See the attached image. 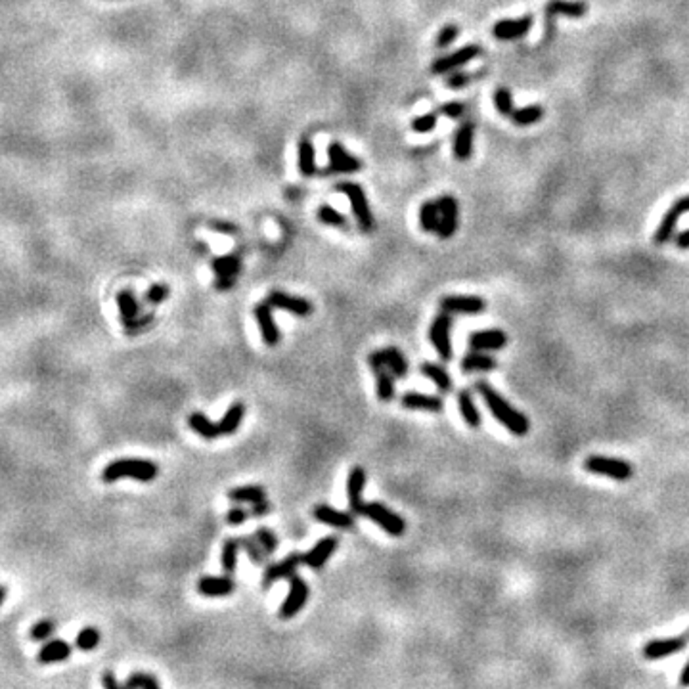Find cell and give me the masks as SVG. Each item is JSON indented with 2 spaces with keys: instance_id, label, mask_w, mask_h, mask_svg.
I'll list each match as a JSON object with an SVG mask.
<instances>
[{
  "instance_id": "6da1fadb",
  "label": "cell",
  "mask_w": 689,
  "mask_h": 689,
  "mask_svg": "<svg viewBox=\"0 0 689 689\" xmlns=\"http://www.w3.org/2000/svg\"><path fill=\"white\" fill-rule=\"evenodd\" d=\"M475 391L485 400V404L492 412V416L496 417L505 429L513 433V435H517V437H525L529 429H531V422H529V417L523 412L513 408L512 404L507 403L504 396L500 395L498 391L494 389L491 383L485 381V379L475 383Z\"/></svg>"
},
{
  "instance_id": "7a4b0ae2",
  "label": "cell",
  "mask_w": 689,
  "mask_h": 689,
  "mask_svg": "<svg viewBox=\"0 0 689 689\" xmlns=\"http://www.w3.org/2000/svg\"><path fill=\"white\" fill-rule=\"evenodd\" d=\"M157 465L150 460H140V457H125V460H115L106 465L102 471L103 483H115L119 479H134L140 483H151L157 477Z\"/></svg>"
},
{
  "instance_id": "3957f363",
  "label": "cell",
  "mask_w": 689,
  "mask_h": 689,
  "mask_svg": "<svg viewBox=\"0 0 689 689\" xmlns=\"http://www.w3.org/2000/svg\"><path fill=\"white\" fill-rule=\"evenodd\" d=\"M335 190L343 191L347 194L348 201H350V209H353V215H355L356 222L360 226V230L364 234H368L374 230V215H372V209H369L368 198H366V191L362 190V186L355 184V182H339L335 186Z\"/></svg>"
},
{
  "instance_id": "277c9868",
  "label": "cell",
  "mask_w": 689,
  "mask_h": 689,
  "mask_svg": "<svg viewBox=\"0 0 689 689\" xmlns=\"http://www.w3.org/2000/svg\"><path fill=\"white\" fill-rule=\"evenodd\" d=\"M584 469L594 473V475H603V477L613 479V481H630L634 475V467L621 460V457L609 456H588L584 460Z\"/></svg>"
},
{
  "instance_id": "5b68a950",
  "label": "cell",
  "mask_w": 689,
  "mask_h": 689,
  "mask_svg": "<svg viewBox=\"0 0 689 689\" xmlns=\"http://www.w3.org/2000/svg\"><path fill=\"white\" fill-rule=\"evenodd\" d=\"M483 54V48L481 44H465L456 52H452L448 56H443V58H437L433 65H431V73L433 75H446V73H452L456 69L464 68L465 63L473 62L475 58Z\"/></svg>"
},
{
  "instance_id": "8992f818",
  "label": "cell",
  "mask_w": 689,
  "mask_h": 689,
  "mask_svg": "<svg viewBox=\"0 0 689 689\" xmlns=\"http://www.w3.org/2000/svg\"><path fill=\"white\" fill-rule=\"evenodd\" d=\"M362 515L369 517L377 526H381L385 533H389L391 536H400L406 531V523L400 515H396L395 512H391L387 505L379 504V502H369L364 504V512Z\"/></svg>"
},
{
  "instance_id": "52a82bcc",
  "label": "cell",
  "mask_w": 689,
  "mask_h": 689,
  "mask_svg": "<svg viewBox=\"0 0 689 689\" xmlns=\"http://www.w3.org/2000/svg\"><path fill=\"white\" fill-rule=\"evenodd\" d=\"M452 316L450 312H441L433 320L429 329V339L433 347L437 348L438 356L443 362L452 360V343H450V329H452Z\"/></svg>"
},
{
  "instance_id": "ba28073f",
  "label": "cell",
  "mask_w": 689,
  "mask_h": 689,
  "mask_svg": "<svg viewBox=\"0 0 689 689\" xmlns=\"http://www.w3.org/2000/svg\"><path fill=\"white\" fill-rule=\"evenodd\" d=\"M685 213H689V196H683V198L676 199L674 205L666 211L664 219L661 220V225H659V228H657L655 236H653L655 246H664V244H669L670 239L674 238L678 220H680V217L685 215Z\"/></svg>"
},
{
  "instance_id": "9c48e42d",
  "label": "cell",
  "mask_w": 689,
  "mask_h": 689,
  "mask_svg": "<svg viewBox=\"0 0 689 689\" xmlns=\"http://www.w3.org/2000/svg\"><path fill=\"white\" fill-rule=\"evenodd\" d=\"M308 594H310V590H308L307 582L301 579L299 574H293L289 579V594H287L286 601L282 603L280 607V619H284V621L293 619L295 614L307 605Z\"/></svg>"
},
{
  "instance_id": "30bf717a",
  "label": "cell",
  "mask_w": 689,
  "mask_h": 689,
  "mask_svg": "<svg viewBox=\"0 0 689 689\" xmlns=\"http://www.w3.org/2000/svg\"><path fill=\"white\" fill-rule=\"evenodd\" d=\"M688 636H676V638H659V640H649L642 649L643 659L647 661H661L670 655H676L685 649L688 645Z\"/></svg>"
},
{
  "instance_id": "8fae6325",
  "label": "cell",
  "mask_w": 689,
  "mask_h": 689,
  "mask_svg": "<svg viewBox=\"0 0 689 689\" xmlns=\"http://www.w3.org/2000/svg\"><path fill=\"white\" fill-rule=\"evenodd\" d=\"M438 230L437 236L441 239H450L457 230V215L460 207L454 196H441L438 198Z\"/></svg>"
},
{
  "instance_id": "7c38bea8",
  "label": "cell",
  "mask_w": 689,
  "mask_h": 689,
  "mask_svg": "<svg viewBox=\"0 0 689 689\" xmlns=\"http://www.w3.org/2000/svg\"><path fill=\"white\" fill-rule=\"evenodd\" d=\"M588 12L586 2L582 0H548L546 4V31L548 34L552 33L553 29V20L557 15H567V18H573V20H579V18H584Z\"/></svg>"
},
{
  "instance_id": "4fadbf2b",
  "label": "cell",
  "mask_w": 689,
  "mask_h": 689,
  "mask_svg": "<svg viewBox=\"0 0 689 689\" xmlns=\"http://www.w3.org/2000/svg\"><path fill=\"white\" fill-rule=\"evenodd\" d=\"M328 157H329V167L326 175H331V172H347V175H353V172H360L362 171V161L358 157H355L353 153H348L343 144L339 142H331L328 148Z\"/></svg>"
},
{
  "instance_id": "5bb4252c",
  "label": "cell",
  "mask_w": 689,
  "mask_h": 689,
  "mask_svg": "<svg viewBox=\"0 0 689 689\" xmlns=\"http://www.w3.org/2000/svg\"><path fill=\"white\" fill-rule=\"evenodd\" d=\"M441 308L450 314H479L486 308V301L477 295H446L441 299Z\"/></svg>"
},
{
  "instance_id": "9a60e30c",
  "label": "cell",
  "mask_w": 689,
  "mask_h": 689,
  "mask_svg": "<svg viewBox=\"0 0 689 689\" xmlns=\"http://www.w3.org/2000/svg\"><path fill=\"white\" fill-rule=\"evenodd\" d=\"M301 563H303V555L293 552L289 553L286 560H282L280 563H274V565L267 567V571H265V574H263V588L268 590L276 580L291 579V576L297 573V569H299Z\"/></svg>"
},
{
  "instance_id": "2e32d148",
  "label": "cell",
  "mask_w": 689,
  "mask_h": 689,
  "mask_svg": "<svg viewBox=\"0 0 689 689\" xmlns=\"http://www.w3.org/2000/svg\"><path fill=\"white\" fill-rule=\"evenodd\" d=\"M267 303L272 308H280L286 312H291L295 316H308L312 312V303L303 297H291L284 291H270L267 297Z\"/></svg>"
},
{
  "instance_id": "e0dca14e",
  "label": "cell",
  "mask_w": 689,
  "mask_h": 689,
  "mask_svg": "<svg viewBox=\"0 0 689 689\" xmlns=\"http://www.w3.org/2000/svg\"><path fill=\"white\" fill-rule=\"evenodd\" d=\"M531 27H533V18L525 15V18H519V20H502L498 23H494L492 34L498 41H515V39L525 37L531 31Z\"/></svg>"
},
{
  "instance_id": "ac0fdd59",
  "label": "cell",
  "mask_w": 689,
  "mask_h": 689,
  "mask_svg": "<svg viewBox=\"0 0 689 689\" xmlns=\"http://www.w3.org/2000/svg\"><path fill=\"white\" fill-rule=\"evenodd\" d=\"M255 318H257V324H259L260 335H263V339H265L268 347L278 345L280 343V329L274 322L272 307L268 303H259L255 307Z\"/></svg>"
},
{
  "instance_id": "d6986e66",
  "label": "cell",
  "mask_w": 689,
  "mask_h": 689,
  "mask_svg": "<svg viewBox=\"0 0 689 689\" xmlns=\"http://www.w3.org/2000/svg\"><path fill=\"white\" fill-rule=\"evenodd\" d=\"M337 546H339V538L337 536H326L310 552L303 555V563L310 567V569H314V571H318V569H322V567L328 563V560L334 555Z\"/></svg>"
},
{
  "instance_id": "ffe728a7",
  "label": "cell",
  "mask_w": 689,
  "mask_h": 689,
  "mask_svg": "<svg viewBox=\"0 0 689 689\" xmlns=\"http://www.w3.org/2000/svg\"><path fill=\"white\" fill-rule=\"evenodd\" d=\"M366 485V471L360 465L350 467L347 477V500L348 507L355 513L364 512V502H362V488Z\"/></svg>"
},
{
  "instance_id": "44dd1931",
  "label": "cell",
  "mask_w": 689,
  "mask_h": 689,
  "mask_svg": "<svg viewBox=\"0 0 689 689\" xmlns=\"http://www.w3.org/2000/svg\"><path fill=\"white\" fill-rule=\"evenodd\" d=\"M507 345V335L502 329H483L469 335L471 350H500Z\"/></svg>"
},
{
  "instance_id": "7402d4cb",
  "label": "cell",
  "mask_w": 689,
  "mask_h": 689,
  "mask_svg": "<svg viewBox=\"0 0 689 689\" xmlns=\"http://www.w3.org/2000/svg\"><path fill=\"white\" fill-rule=\"evenodd\" d=\"M236 590L232 576H203L198 580V592L207 598H222Z\"/></svg>"
},
{
  "instance_id": "603a6c76",
  "label": "cell",
  "mask_w": 689,
  "mask_h": 689,
  "mask_svg": "<svg viewBox=\"0 0 689 689\" xmlns=\"http://www.w3.org/2000/svg\"><path fill=\"white\" fill-rule=\"evenodd\" d=\"M314 519L322 523V525L334 526V529H350L353 526V515H348L345 512H339V510H334L331 505L328 504H318L312 510Z\"/></svg>"
},
{
  "instance_id": "cb8c5ba5",
  "label": "cell",
  "mask_w": 689,
  "mask_h": 689,
  "mask_svg": "<svg viewBox=\"0 0 689 689\" xmlns=\"http://www.w3.org/2000/svg\"><path fill=\"white\" fill-rule=\"evenodd\" d=\"M473 138H475V125L473 121H464L456 130L454 137V157L457 161H467L473 153Z\"/></svg>"
},
{
  "instance_id": "d4e9b609",
  "label": "cell",
  "mask_w": 689,
  "mask_h": 689,
  "mask_svg": "<svg viewBox=\"0 0 689 689\" xmlns=\"http://www.w3.org/2000/svg\"><path fill=\"white\" fill-rule=\"evenodd\" d=\"M400 404L408 410H427V412H441L444 400L437 395H422V393H406L400 398Z\"/></svg>"
},
{
  "instance_id": "484cf974",
  "label": "cell",
  "mask_w": 689,
  "mask_h": 689,
  "mask_svg": "<svg viewBox=\"0 0 689 689\" xmlns=\"http://www.w3.org/2000/svg\"><path fill=\"white\" fill-rule=\"evenodd\" d=\"M498 368V362L491 355H485L481 350H469L462 358V372L473 374V372H492Z\"/></svg>"
},
{
  "instance_id": "4316f807",
  "label": "cell",
  "mask_w": 689,
  "mask_h": 689,
  "mask_svg": "<svg viewBox=\"0 0 689 689\" xmlns=\"http://www.w3.org/2000/svg\"><path fill=\"white\" fill-rule=\"evenodd\" d=\"M297 153H299V172L305 178H310L316 175V150H314V144L310 138L303 137L299 140V148H297Z\"/></svg>"
},
{
  "instance_id": "83f0119b",
  "label": "cell",
  "mask_w": 689,
  "mask_h": 689,
  "mask_svg": "<svg viewBox=\"0 0 689 689\" xmlns=\"http://www.w3.org/2000/svg\"><path fill=\"white\" fill-rule=\"evenodd\" d=\"M457 408H460V414H462L464 422L469 427H473V429L481 427V414H479L477 404L473 400L469 389H460V393H457Z\"/></svg>"
},
{
  "instance_id": "f1b7e54d",
  "label": "cell",
  "mask_w": 689,
  "mask_h": 689,
  "mask_svg": "<svg viewBox=\"0 0 689 689\" xmlns=\"http://www.w3.org/2000/svg\"><path fill=\"white\" fill-rule=\"evenodd\" d=\"M71 655V645L63 640H52L39 651V662L41 664H52V662H62Z\"/></svg>"
},
{
  "instance_id": "f546056e",
  "label": "cell",
  "mask_w": 689,
  "mask_h": 689,
  "mask_svg": "<svg viewBox=\"0 0 689 689\" xmlns=\"http://www.w3.org/2000/svg\"><path fill=\"white\" fill-rule=\"evenodd\" d=\"M188 425L194 429V433H198L199 437L207 438V441H213V438H217L220 435L219 423H213L201 412H191L190 417H188Z\"/></svg>"
},
{
  "instance_id": "4dcf8cb0",
  "label": "cell",
  "mask_w": 689,
  "mask_h": 689,
  "mask_svg": "<svg viewBox=\"0 0 689 689\" xmlns=\"http://www.w3.org/2000/svg\"><path fill=\"white\" fill-rule=\"evenodd\" d=\"M374 374H376V389H377V398L381 403H391L393 396H395V383H393V374L387 366H376Z\"/></svg>"
},
{
  "instance_id": "1f68e13d",
  "label": "cell",
  "mask_w": 689,
  "mask_h": 689,
  "mask_svg": "<svg viewBox=\"0 0 689 689\" xmlns=\"http://www.w3.org/2000/svg\"><path fill=\"white\" fill-rule=\"evenodd\" d=\"M246 416V404L244 403H234L230 408L226 410L225 416L220 417L219 422V429L220 435H234L238 431L239 423Z\"/></svg>"
},
{
  "instance_id": "d6a6232c",
  "label": "cell",
  "mask_w": 689,
  "mask_h": 689,
  "mask_svg": "<svg viewBox=\"0 0 689 689\" xmlns=\"http://www.w3.org/2000/svg\"><path fill=\"white\" fill-rule=\"evenodd\" d=\"M422 374L425 377H429L431 381L437 385V389L441 393H450L452 391V377L448 376V372L441 366V364H433V362H425L422 364Z\"/></svg>"
},
{
  "instance_id": "836d02e7",
  "label": "cell",
  "mask_w": 689,
  "mask_h": 689,
  "mask_svg": "<svg viewBox=\"0 0 689 689\" xmlns=\"http://www.w3.org/2000/svg\"><path fill=\"white\" fill-rule=\"evenodd\" d=\"M228 498L236 502V504H255V502H260V500L267 498V492L263 486L257 485H249V486H238V488H232L228 491Z\"/></svg>"
},
{
  "instance_id": "e575fe53",
  "label": "cell",
  "mask_w": 689,
  "mask_h": 689,
  "mask_svg": "<svg viewBox=\"0 0 689 689\" xmlns=\"http://www.w3.org/2000/svg\"><path fill=\"white\" fill-rule=\"evenodd\" d=\"M117 305H119V314H121L123 324L137 320L138 312H140V305H138L137 297L130 289H125V291L117 295Z\"/></svg>"
},
{
  "instance_id": "d590c367",
  "label": "cell",
  "mask_w": 689,
  "mask_h": 689,
  "mask_svg": "<svg viewBox=\"0 0 689 689\" xmlns=\"http://www.w3.org/2000/svg\"><path fill=\"white\" fill-rule=\"evenodd\" d=\"M213 272L217 274V278L220 276H232L236 278L241 270V260L238 255H225V257H217L211 263Z\"/></svg>"
},
{
  "instance_id": "8d00e7d4",
  "label": "cell",
  "mask_w": 689,
  "mask_h": 689,
  "mask_svg": "<svg viewBox=\"0 0 689 689\" xmlns=\"http://www.w3.org/2000/svg\"><path fill=\"white\" fill-rule=\"evenodd\" d=\"M241 544L239 540L236 538H228L222 546V553H220V563H222V571H225L228 576H232L234 571H236V565H238V552Z\"/></svg>"
},
{
  "instance_id": "74e56055",
  "label": "cell",
  "mask_w": 689,
  "mask_h": 689,
  "mask_svg": "<svg viewBox=\"0 0 689 689\" xmlns=\"http://www.w3.org/2000/svg\"><path fill=\"white\" fill-rule=\"evenodd\" d=\"M419 226L425 232L438 230V203L437 201H425L419 209Z\"/></svg>"
},
{
  "instance_id": "f35d334b",
  "label": "cell",
  "mask_w": 689,
  "mask_h": 689,
  "mask_svg": "<svg viewBox=\"0 0 689 689\" xmlns=\"http://www.w3.org/2000/svg\"><path fill=\"white\" fill-rule=\"evenodd\" d=\"M544 117V108L540 103H533V106H526L523 110L513 111V125L517 127H529V125L538 123L540 119Z\"/></svg>"
},
{
  "instance_id": "ab89813d",
  "label": "cell",
  "mask_w": 689,
  "mask_h": 689,
  "mask_svg": "<svg viewBox=\"0 0 689 689\" xmlns=\"http://www.w3.org/2000/svg\"><path fill=\"white\" fill-rule=\"evenodd\" d=\"M385 350V362L387 368L391 369V374L395 377H404L408 374V362L404 358V355L396 347L383 348Z\"/></svg>"
},
{
  "instance_id": "60d3db41",
  "label": "cell",
  "mask_w": 689,
  "mask_h": 689,
  "mask_svg": "<svg viewBox=\"0 0 689 689\" xmlns=\"http://www.w3.org/2000/svg\"><path fill=\"white\" fill-rule=\"evenodd\" d=\"M239 544H241V548L246 550L247 555H249V560H251L255 565H265V563H267L270 553L260 546V542L255 538V536H244V538H239Z\"/></svg>"
},
{
  "instance_id": "b9f144b4",
  "label": "cell",
  "mask_w": 689,
  "mask_h": 689,
  "mask_svg": "<svg viewBox=\"0 0 689 689\" xmlns=\"http://www.w3.org/2000/svg\"><path fill=\"white\" fill-rule=\"evenodd\" d=\"M318 220L322 225L326 226H334V228H341V230H347L348 228V220L345 219V215L334 209L331 205H322L318 209Z\"/></svg>"
},
{
  "instance_id": "7bdbcfd3",
  "label": "cell",
  "mask_w": 689,
  "mask_h": 689,
  "mask_svg": "<svg viewBox=\"0 0 689 689\" xmlns=\"http://www.w3.org/2000/svg\"><path fill=\"white\" fill-rule=\"evenodd\" d=\"M483 75H485V69H481V71H457V73L446 77V87L448 89H464V87L475 82Z\"/></svg>"
},
{
  "instance_id": "ee69618b",
  "label": "cell",
  "mask_w": 689,
  "mask_h": 689,
  "mask_svg": "<svg viewBox=\"0 0 689 689\" xmlns=\"http://www.w3.org/2000/svg\"><path fill=\"white\" fill-rule=\"evenodd\" d=\"M127 689H161L156 676L148 674V672H132L125 682Z\"/></svg>"
},
{
  "instance_id": "f6af8a7d",
  "label": "cell",
  "mask_w": 689,
  "mask_h": 689,
  "mask_svg": "<svg viewBox=\"0 0 689 689\" xmlns=\"http://www.w3.org/2000/svg\"><path fill=\"white\" fill-rule=\"evenodd\" d=\"M98 643H100V632H98L96 628L87 626L82 628L81 632L77 634L75 645L77 649H81V651H92V649L98 647Z\"/></svg>"
},
{
  "instance_id": "bcb514c9",
  "label": "cell",
  "mask_w": 689,
  "mask_h": 689,
  "mask_svg": "<svg viewBox=\"0 0 689 689\" xmlns=\"http://www.w3.org/2000/svg\"><path fill=\"white\" fill-rule=\"evenodd\" d=\"M494 103H496V108H498L500 113L505 117H512L513 111H515L513 110L512 92H510V89H504V87H500V89L494 92Z\"/></svg>"
},
{
  "instance_id": "7dc6e473",
  "label": "cell",
  "mask_w": 689,
  "mask_h": 689,
  "mask_svg": "<svg viewBox=\"0 0 689 689\" xmlns=\"http://www.w3.org/2000/svg\"><path fill=\"white\" fill-rule=\"evenodd\" d=\"M457 34H460V27H457V25H454V23H448V25H444V27L438 31L437 41H435V48H437V50H444V48H448L452 42L456 41Z\"/></svg>"
},
{
  "instance_id": "c3c4849f",
  "label": "cell",
  "mask_w": 689,
  "mask_h": 689,
  "mask_svg": "<svg viewBox=\"0 0 689 689\" xmlns=\"http://www.w3.org/2000/svg\"><path fill=\"white\" fill-rule=\"evenodd\" d=\"M438 121V111H433V113H425V115L416 117L412 121V130H416L419 134H425V132H431V130L437 127Z\"/></svg>"
},
{
  "instance_id": "681fc988",
  "label": "cell",
  "mask_w": 689,
  "mask_h": 689,
  "mask_svg": "<svg viewBox=\"0 0 689 689\" xmlns=\"http://www.w3.org/2000/svg\"><path fill=\"white\" fill-rule=\"evenodd\" d=\"M54 630H56V622L48 621L46 619V621L37 622V624L31 628L29 636H31V640H34V642H46L48 638L54 634Z\"/></svg>"
},
{
  "instance_id": "f907efd6",
  "label": "cell",
  "mask_w": 689,
  "mask_h": 689,
  "mask_svg": "<svg viewBox=\"0 0 689 689\" xmlns=\"http://www.w3.org/2000/svg\"><path fill=\"white\" fill-rule=\"evenodd\" d=\"M255 538L259 540L260 546L265 548L268 553H274L278 550V538H276V534L270 529H267V526H259L255 531Z\"/></svg>"
},
{
  "instance_id": "816d5d0a",
  "label": "cell",
  "mask_w": 689,
  "mask_h": 689,
  "mask_svg": "<svg viewBox=\"0 0 689 689\" xmlns=\"http://www.w3.org/2000/svg\"><path fill=\"white\" fill-rule=\"evenodd\" d=\"M167 297H169V287L165 286V284H153V286L146 291V301H148L150 305H159V303H163Z\"/></svg>"
},
{
  "instance_id": "f5cc1de1",
  "label": "cell",
  "mask_w": 689,
  "mask_h": 689,
  "mask_svg": "<svg viewBox=\"0 0 689 689\" xmlns=\"http://www.w3.org/2000/svg\"><path fill=\"white\" fill-rule=\"evenodd\" d=\"M465 108H467V106L462 102H448V103H443V106L438 108V113L450 117V119H460V117L465 113Z\"/></svg>"
},
{
  "instance_id": "db71d44e",
  "label": "cell",
  "mask_w": 689,
  "mask_h": 689,
  "mask_svg": "<svg viewBox=\"0 0 689 689\" xmlns=\"http://www.w3.org/2000/svg\"><path fill=\"white\" fill-rule=\"evenodd\" d=\"M249 515H251V513L246 512L244 507H232L230 512L226 513V523L232 526H239L246 523V519L249 517Z\"/></svg>"
},
{
  "instance_id": "11a10c76",
  "label": "cell",
  "mask_w": 689,
  "mask_h": 689,
  "mask_svg": "<svg viewBox=\"0 0 689 689\" xmlns=\"http://www.w3.org/2000/svg\"><path fill=\"white\" fill-rule=\"evenodd\" d=\"M209 228L213 232L226 234V236H238L239 230L238 226L232 225V222H222V220H213V222H209Z\"/></svg>"
},
{
  "instance_id": "9f6ffc18",
  "label": "cell",
  "mask_w": 689,
  "mask_h": 689,
  "mask_svg": "<svg viewBox=\"0 0 689 689\" xmlns=\"http://www.w3.org/2000/svg\"><path fill=\"white\" fill-rule=\"evenodd\" d=\"M268 512H270V504L267 502V498L251 504V510H249V513H251L253 517H263V515H267Z\"/></svg>"
},
{
  "instance_id": "6f0895ef",
  "label": "cell",
  "mask_w": 689,
  "mask_h": 689,
  "mask_svg": "<svg viewBox=\"0 0 689 689\" xmlns=\"http://www.w3.org/2000/svg\"><path fill=\"white\" fill-rule=\"evenodd\" d=\"M102 683H103V689H127L125 685H121V683L117 682V678L113 672H103Z\"/></svg>"
},
{
  "instance_id": "680465c9",
  "label": "cell",
  "mask_w": 689,
  "mask_h": 689,
  "mask_svg": "<svg viewBox=\"0 0 689 689\" xmlns=\"http://www.w3.org/2000/svg\"><path fill=\"white\" fill-rule=\"evenodd\" d=\"M234 284H236V278H232V276H220V278H217V282H215V287L220 289V291H226V289H230Z\"/></svg>"
},
{
  "instance_id": "91938a15",
  "label": "cell",
  "mask_w": 689,
  "mask_h": 689,
  "mask_svg": "<svg viewBox=\"0 0 689 689\" xmlns=\"http://www.w3.org/2000/svg\"><path fill=\"white\" fill-rule=\"evenodd\" d=\"M676 246L680 247V249H683V251L689 249V228L676 236Z\"/></svg>"
},
{
  "instance_id": "94428289",
  "label": "cell",
  "mask_w": 689,
  "mask_h": 689,
  "mask_svg": "<svg viewBox=\"0 0 689 689\" xmlns=\"http://www.w3.org/2000/svg\"><path fill=\"white\" fill-rule=\"evenodd\" d=\"M678 683H680L682 688H689V661L685 662V666L682 669V674H680V680H678Z\"/></svg>"
},
{
  "instance_id": "6125c7cd",
  "label": "cell",
  "mask_w": 689,
  "mask_h": 689,
  "mask_svg": "<svg viewBox=\"0 0 689 689\" xmlns=\"http://www.w3.org/2000/svg\"><path fill=\"white\" fill-rule=\"evenodd\" d=\"M196 246H198L196 247V249H198V253H203L205 255V253L209 251V249H207V244H203V241H201V244H196Z\"/></svg>"
},
{
  "instance_id": "be15d7a7",
  "label": "cell",
  "mask_w": 689,
  "mask_h": 689,
  "mask_svg": "<svg viewBox=\"0 0 689 689\" xmlns=\"http://www.w3.org/2000/svg\"><path fill=\"white\" fill-rule=\"evenodd\" d=\"M4 600H6V588L0 586V605L4 603Z\"/></svg>"
},
{
  "instance_id": "e7e4bbea",
  "label": "cell",
  "mask_w": 689,
  "mask_h": 689,
  "mask_svg": "<svg viewBox=\"0 0 689 689\" xmlns=\"http://www.w3.org/2000/svg\"><path fill=\"white\" fill-rule=\"evenodd\" d=\"M685 636H688V638H689V628H688V632H685Z\"/></svg>"
}]
</instances>
